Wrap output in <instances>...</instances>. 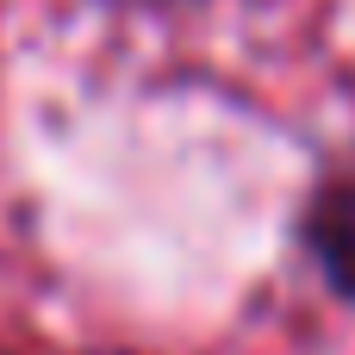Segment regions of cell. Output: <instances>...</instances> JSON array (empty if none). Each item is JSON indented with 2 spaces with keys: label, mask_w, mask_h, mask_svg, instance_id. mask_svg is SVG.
I'll return each instance as SVG.
<instances>
[{
  "label": "cell",
  "mask_w": 355,
  "mask_h": 355,
  "mask_svg": "<svg viewBox=\"0 0 355 355\" xmlns=\"http://www.w3.org/2000/svg\"><path fill=\"white\" fill-rule=\"evenodd\" d=\"M306 250H312L318 275H324L343 300H355V168L337 175V181L312 200V212H306Z\"/></svg>",
  "instance_id": "obj_1"
}]
</instances>
